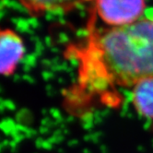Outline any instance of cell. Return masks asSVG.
<instances>
[{"label": "cell", "instance_id": "cell-1", "mask_svg": "<svg viewBox=\"0 0 153 153\" xmlns=\"http://www.w3.org/2000/svg\"><path fill=\"white\" fill-rule=\"evenodd\" d=\"M70 53L79 62V80L84 91L98 93L133 87L153 76V20L141 19L103 30L91 23L86 41Z\"/></svg>", "mask_w": 153, "mask_h": 153}, {"label": "cell", "instance_id": "cell-2", "mask_svg": "<svg viewBox=\"0 0 153 153\" xmlns=\"http://www.w3.org/2000/svg\"><path fill=\"white\" fill-rule=\"evenodd\" d=\"M145 0H95L98 16L112 27H123L141 19Z\"/></svg>", "mask_w": 153, "mask_h": 153}, {"label": "cell", "instance_id": "cell-3", "mask_svg": "<svg viewBox=\"0 0 153 153\" xmlns=\"http://www.w3.org/2000/svg\"><path fill=\"white\" fill-rule=\"evenodd\" d=\"M24 53L22 39L11 30L0 28V76L13 74Z\"/></svg>", "mask_w": 153, "mask_h": 153}, {"label": "cell", "instance_id": "cell-4", "mask_svg": "<svg viewBox=\"0 0 153 153\" xmlns=\"http://www.w3.org/2000/svg\"><path fill=\"white\" fill-rule=\"evenodd\" d=\"M132 102L139 114L153 119V76L141 79L133 86Z\"/></svg>", "mask_w": 153, "mask_h": 153}, {"label": "cell", "instance_id": "cell-5", "mask_svg": "<svg viewBox=\"0 0 153 153\" xmlns=\"http://www.w3.org/2000/svg\"><path fill=\"white\" fill-rule=\"evenodd\" d=\"M32 16L46 12H68L84 0H19Z\"/></svg>", "mask_w": 153, "mask_h": 153}]
</instances>
